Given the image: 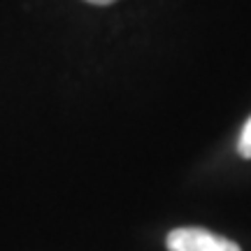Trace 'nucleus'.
<instances>
[{
    "mask_svg": "<svg viewBox=\"0 0 251 251\" xmlns=\"http://www.w3.org/2000/svg\"><path fill=\"white\" fill-rule=\"evenodd\" d=\"M93 5H109V2H114V0H89Z\"/></svg>",
    "mask_w": 251,
    "mask_h": 251,
    "instance_id": "3",
    "label": "nucleus"
},
{
    "mask_svg": "<svg viewBox=\"0 0 251 251\" xmlns=\"http://www.w3.org/2000/svg\"><path fill=\"white\" fill-rule=\"evenodd\" d=\"M170 251H242L240 244L205 228H175L168 235Z\"/></svg>",
    "mask_w": 251,
    "mask_h": 251,
    "instance_id": "1",
    "label": "nucleus"
},
{
    "mask_svg": "<svg viewBox=\"0 0 251 251\" xmlns=\"http://www.w3.org/2000/svg\"><path fill=\"white\" fill-rule=\"evenodd\" d=\"M237 151L242 153L244 158H251V119L244 126L242 135H240V144H237Z\"/></svg>",
    "mask_w": 251,
    "mask_h": 251,
    "instance_id": "2",
    "label": "nucleus"
}]
</instances>
